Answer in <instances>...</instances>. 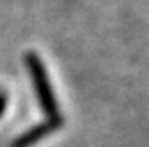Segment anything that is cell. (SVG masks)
<instances>
[{
    "instance_id": "1",
    "label": "cell",
    "mask_w": 149,
    "mask_h": 147,
    "mask_svg": "<svg viewBox=\"0 0 149 147\" xmlns=\"http://www.w3.org/2000/svg\"><path fill=\"white\" fill-rule=\"evenodd\" d=\"M24 60H26V65H28V70H29L31 82L34 86L36 96H38L40 104H41V110L46 113V116L50 118V121L60 125L62 120H60V115H58L57 101H55V96H53V91H52V84L48 80V75H46L45 65H43L41 58L34 51H29V53H26Z\"/></svg>"
},
{
    "instance_id": "2",
    "label": "cell",
    "mask_w": 149,
    "mask_h": 147,
    "mask_svg": "<svg viewBox=\"0 0 149 147\" xmlns=\"http://www.w3.org/2000/svg\"><path fill=\"white\" fill-rule=\"evenodd\" d=\"M55 127H58V123H53V121H48V123H43V125H38L34 128H31L28 133H24L21 139L15 140L14 147H29L33 146L34 142H38L41 137H45L48 132H52Z\"/></svg>"
},
{
    "instance_id": "3",
    "label": "cell",
    "mask_w": 149,
    "mask_h": 147,
    "mask_svg": "<svg viewBox=\"0 0 149 147\" xmlns=\"http://www.w3.org/2000/svg\"><path fill=\"white\" fill-rule=\"evenodd\" d=\"M5 103H7V98H5V94L0 91V115L5 111Z\"/></svg>"
}]
</instances>
